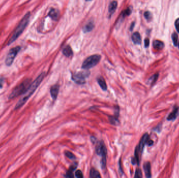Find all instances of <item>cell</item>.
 I'll return each instance as SVG.
<instances>
[{
  "mask_svg": "<svg viewBox=\"0 0 179 178\" xmlns=\"http://www.w3.org/2000/svg\"><path fill=\"white\" fill-rule=\"evenodd\" d=\"M175 26L176 28V30L179 33V18L177 19L175 21Z\"/></svg>",
  "mask_w": 179,
  "mask_h": 178,
  "instance_id": "29",
  "label": "cell"
},
{
  "mask_svg": "<svg viewBox=\"0 0 179 178\" xmlns=\"http://www.w3.org/2000/svg\"><path fill=\"white\" fill-rule=\"evenodd\" d=\"M90 176L91 178H101V175L98 171L96 170V169L94 168H92L90 170Z\"/></svg>",
  "mask_w": 179,
  "mask_h": 178,
  "instance_id": "19",
  "label": "cell"
},
{
  "mask_svg": "<svg viewBox=\"0 0 179 178\" xmlns=\"http://www.w3.org/2000/svg\"><path fill=\"white\" fill-rule=\"evenodd\" d=\"M143 168L145 175L147 178H150L151 175V166L149 162H147L143 165Z\"/></svg>",
  "mask_w": 179,
  "mask_h": 178,
  "instance_id": "14",
  "label": "cell"
},
{
  "mask_svg": "<svg viewBox=\"0 0 179 178\" xmlns=\"http://www.w3.org/2000/svg\"><path fill=\"white\" fill-rule=\"evenodd\" d=\"M30 17V12H27V13L24 15V17L21 19L16 28L15 29L11 38L9 39V41L7 43L8 46H9L13 43L16 40L18 39L20 36H21V34L23 33L24 30L26 28L28 24L29 23Z\"/></svg>",
  "mask_w": 179,
  "mask_h": 178,
  "instance_id": "2",
  "label": "cell"
},
{
  "mask_svg": "<svg viewBox=\"0 0 179 178\" xmlns=\"http://www.w3.org/2000/svg\"><path fill=\"white\" fill-rule=\"evenodd\" d=\"M131 13V9L130 8H128L123 13V16L125 17V16H129Z\"/></svg>",
  "mask_w": 179,
  "mask_h": 178,
  "instance_id": "27",
  "label": "cell"
},
{
  "mask_svg": "<svg viewBox=\"0 0 179 178\" xmlns=\"http://www.w3.org/2000/svg\"><path fill=\"white\" fill-rule=\"evenodd\" d=\"M87 1H91V0H86Z\"/></svg>",
  "mask_w": 179,
  "mask_h": 178,
  "instance_id": "34",
  "label": "cell"
},
{
  "mask_svg": "<svg viewBox=\"0 0 179 178\" xmlns=\"http://www.w3.org/2000/svg\"><path fill=\"white\" fill-rule=\"evenodd\" d=\"M30 82L31 80L30 79H26L19 85L16 86L9 95V99H12L17 97L20 95H23L30 86L31 84Z\"/></svg>",
  "mask_w": 179,
  "mask_h": 178,
  "instance_id": "3",
  "label": "cell"
},
{
  "mask_svg": "<svg viewBox=\"0 0 179 178\" xmlns=\"http://www.w3.org/2000/svg\"><path fill=\"white\" fill-rule=\"evenodd\" d=\"M73 171H72L71 170H68L67 173H66V177H68V178H73Z\"/></svg>",
  "mask_w": 179,
  "mask_h": 178,
  "instance_id": "28",
  "label": "cell"
},
{
  "mask_svg": "<svg viewBox=\"0 0 179 178\" xmlns=\"http://www.w3.org/2000/svg\"><path fill=\"white\" fill-rule=\"evenodd\" d=\"M98 82L99 85L101 87L102 89L103 90H106L107 89V85L105 82L104 79L102 77H99L98 78Z\"/></svg>",
  "mask_w": 179,
  "mask_h": 178,
  "instance_id": "18",
  "label": "cell"
},
{
  "mask_svg": "<svg viewBox=\"0 0 179 178\" xmlns=\"http://www.w3.org/2000/svg\"><path fill=\"white\" fill-rule=\"evenodd\" d=\"M131 39L133 42L136 45H140L141 42V38L140 33L138 32H135L134 33L131 37Z\"/></svg>",
  "mask_w": 179,
  "mask_h": 178,
  "instance_id": "11",
  "label": "cell"
},
{
  "mask_svg": "<svg viewBox=\"0 0 179 178\" xmlns=\"http://www.w3.org/2000/svg\"><path fill=\"white\" fill-rule=\"evenodd\" d=\"M3 83L4 80L3 78H0V89L3 87Z\"/></svg>",
  "mask_w": 179,
  "mask_h": 178,
  "instance_id": "31",
  "label": "cell"
},
{
  "mask_svg": "<svg viewBox=\"0 0 179 178\" xmlns=\"http://www.w3.org/2000/svg\"><path fill=\"white\" fill-rule=\"evenodd\" d=\"M148 140H149V135H148V134L147 133L144 134L143 137H142L141 139L140 140L139 146H137L138 149L139 151L140 152V153H141L143 152L145 145L146 144L147 141H148Z\"/></svg>",
  "mask_w": 179,
  "mask_h": 178,
  "instance_id": "8",
  "label": "cell"
},
{
  "mask_svg": "<svg viewBox=\"0 0 179 178\" xmlns=\"http://www.w3.org/2000/svg\"><path fill=\"white\" fill-rule=\"evenodd\" d=\"M149 45V40L148 39H146L145 40V46L146 47H148Z\"/></svg>",
  "mask_w": 179,
  "mask_h": 178,
  "instance_id": "30",
  "label": "cell"
},
{
  "mask_svg": "<svg viewBox=\"0 0 179 178\" xmlns=\"http://www.w3.org/2000/svg\"><path fill=\"white\" fill-rule=\"evenodd\" d=\"M65 155H66V156L67 157L69 158V159H75V155L72 154L71 152H70V151H65Z\"/></svg>",
  "mask_w": 179,
  "mask_h": 178,
  "instance_id": "22",
  "label": "cell"
},
{
  "mask_svg": "<svg viewBox=\"0 0 179 178\" xmlns=\"http://www.w3.org/2000/svg\"><path fill=\"white\" fill-rule=\"evenodd\" d=\"M59 86L57 84L53 85L51 87V96L54 100L57 99V96H58V93H59Z\"/></svg>",
  "mask_w": 179,
  "mask_h": 178,
  "instance_id": "9",
  "label": "cell"
},
{
  "mask_svg": "<svg viewBox=\"0 0 179 178\" xmlns=\"http://www.w3.org/2000/svg\"><path fill=\"white\" fill-rule=\"evenodd\" d=\"M109 119H110V121L112 124H116L118 122V117L116 116H110Z\"/></svg>",
  "mask_w": 179,
  "mask_h": 178,
  "instance_id": "20",
  "label": "cell"
},
{
  "mask_svg": "<svg viewBox=\"0 0 179 178\" xmlns=\"http://www.w3.org/2000/svg\"><path fill=\"white\" fill-rule=\"evenodd\" d=\"M172 41H173V44L176 46L178 45V36L176 34V33H173V34L172 35Z\"/></svg>",
  "mask_w": 179,
  "mask_h": 178,
  "instance_id": "21",
  "label": "cell"
},
{
  "mask_svg": "<svg viewBox=\"0 0 179 178\" xmlns=\"http://www.w3.org/2000/svg\"><path fill=\"white\" fill-rule=\"evenodd\" d=\"M75 177H77V178H81L83 177V173L82 171L80 170H78L75 173Z\"/></svg>",
  "mask_w": 179,
  "mask_h": 178,
  "instance_id": "26",
  "label": "cell"
},
{
  "mask_svg": "<svg viewBox=\"0 0 179 178\" xmlns=\"http://www.w3.org/2000/svg\"><path fill=\"white\" fill-rule=\"evenodd\" d=\"M134 23H133L132 24V25H131V28H130V29H131V30H132L133 29V27H134Z\"/></svg>",
  "mask_w": 179,
  "mask_h": 178,
  "instance_id": "33",
  "label": "cell"
},
{
  "mask_svg": "<svg viewBox=\"0 0 179 178\" xmlns=\"http://www.w3.org/2000/svg\"><path fill=\"white\" fill-rule=\"evenodd\" d=\"M94 27V24L92 22H89V23H87V25H85L84 26L83 28V31L84 33H89L93 29Z\"/></svg>",
  "mask_w": 179,
  "mask_h": 178,
  "instance_id": "17",
  "label": "cell"
},
{
  "mask_svg": "<svg viewBox=\"0 0 179 178\" xmlns=\"http://www.w3.org/2000/svg\"><path fill=\"white\" fill-rule=\"evenodd\" d=\"M144 16H145V17L146 18V19L147 21H150V20L151 19V18H152V15H151V13L148 12V11H147V12H146L145 13Z\"/></svg>",
  "mask_w": 179,
  "mask_h": 178,
  "instance_id": "23",
  "label": "cell"
},
{
  "mask_svg": "<svg viewBox=\"0 0 179 178\" xmlns=\"http://www.w3.org/2000/svg\"><path fill=\"white\" fill-rule=\"evenodd\" d=\"M117 7V2L116 1H113L110 3V5L108 6V13L110 16L113 15L114 12L116 11Z\"/></svg>",
  "mask_w": 179,
  "mask_h": 178,
  "instance_id": "10",
  "label": "cell"
},
{
  "mask_svg": "<svg viewBox=\"0 0 179 178\" xmlns=\"http://www.w3.org/2000/svg\"><path fill=\"white\" fill-rule=\"evenodd\" d=\"M153 143V142L152 141L149 140H148L147 143V144H148L149 145H151Z\"/></svg>",
  "mask_w": 179,
  "mask_h": 178,
  "instance_id": "32",
  "label": "cell"
},
{
  "mask_svg": "<svg viewBox=\"0 0 179 178\" xmlns=\"http://www.w3.org/2000/svg\"><path fill=\"white\" fill-rule=\"evenodd\" d=\"M143 177L142 175V172L141 170L139 169H137L136 171L135 172V178H141Z\"/></svg>",
  "mask_w": 179,
  "mask_h": 178,
  "instance_id": "24",
  "label": "cell"
},
{
  "mask_svg": "<svg viewBox=\"0 0 179 178\" xmlns=\"http://www.w3.org/2000/svg\"><path fill=\"white\" fill-rule=\"evenodd\" d=\"M158 74L153 75L152 77L150 78V82H151V83H155V81L158 79Z\"/></svg>",
  "mask_w": 179,
  "mask_h": 178,
  "instance_id": "25",
  "label": "cell"
},
{
  "mask_svg": "<svg viewBox=\"0 0 179 178\" xmlns=\"http://www.w3.org/2000/svg\"><path fill=\"white\" fill-rule=\"evenodd\" d=\"M179 112V108L175 107L174 109H173L172 112L170 113L169 116H168L167 120L169 121L170 120H173L176 119V116L178 115Z\"/></svg>",
  "mask_w": 179,
  "mask_h": 178,
  "instance_id": "13",
  "label": "cell"
},
{
  "mask_svg": "<svg viewBox=\"0 0 179 178\" xmlns=\"http://www.w3.org/2000/svg\"><path fill=\"white\" fill-rule=\"evenodd\" d=\"M45 72L42 73L38 77L36 78V80H34L33 83L30 84L27 90L23 94L24 95L19 100L17 104L15 105L14 110H17L18 109L21 108V107L26 102V101L31 97V96L34 93L36 89L41 84L42 81L45 77Z\"/></svg>",
  "mask_w": 179,
  "mask_h": 178,
  "instance_id": "1",
  "label": "cell"
},
{
  "mask_svg": "<svg viewBox=\"0 0 179 178\" xmlns=\"http://www.w3.org/2000/svg\"><path fill=\"white\" fill-rule=\"evenodd\" d=\"M21 48L20 46H17L9 50L5 61V63L6 66H12L16 56H17V54L20 52V51L21 50Z\"/></svg>",
  "mask_w": 179,
  "mask_h": 178,
  "instance_id": "5",
  "label": "cell"
},
{
  "mask_svg": "<svg viewBox=\"0 0 179 178\" xmlns=\"http://www.w3.org/2000/svg\"><path fill=\"white\" fill-rule=\"evenodd\" d=\"M164 45L163 42L161 41L160 40H155L153 42V47L156 49L160 50L164 48Z\"/></svg>",
  "mask_w": 179,
  "mask_h": 178,
  "instance_id": "16",
  "label": "cell"
},
{
  "mask_svg": "<svg viewBox=\"0 0 179 178\" xmlns=\"http://www.w3.org/2000/svg\"><path fill=\"white\" fill-rule=\"evenodd\" d=\"M63 55H65L67 57H70L73 55V51L71 48L69 46H66V47L63 49Z\"/></svg>",
  "mask_w": 179,
  "mask_h": 178,
  "instance_id": "15",
  "label": "cell"
},
{
  "mask_svg": "<svg viewBox=\"0 0 179 178\" xmlns=\"http://www.w3.org/2000/svg\"><path fill=\"white\" fill-rule=\"evenodd\" d=\"M101 56L98 54L90 56L84 60L82 68L84 70H89L96 66L100 61Z\"/></svg>",
  "mask_w": 179,
  "mask_h": 178,
  "instance_id": "4",
  "label": "cell"
},
{
  "mask_svg": "<svg viewBox=\"0 0 179 178\" xmlns=\"http://www.w3.org/2000/svg\"><path fill=\"white\" fill-rule=\"evenodd\" d=\"M96 152L97 154L102 157H106L107 149L103 141L99 142L96 146Z\"/></svg>",
  "mask_w": 179,
  "mask_h": 178,
  "instance_id": "7",
  "label": "cell"
},
{
  "mask_svg": "<svg viewBox=\"0 0 179 178\" xmlns=\"http://www.w3.org/2000/svg\"></svg>",
  "mask_w": 179,
  "mask_h": 178,
  "instance_id": "35",
  "label": "cell"
},
{
  "mask_svg": "<svg viewBox=\"0 0 179 178\" xmlns=\"http://www.w3.org/2000/svg\"><path fill=\"white\" fill-rule=\"evenodd\" d=\"M48 15L54 21H57L58 18V17H59V12L57 9H52L49 12Z\"/></svg>",
  "mask_w": 179,
  "mask_h": 178,
  "instance_id": "12",
  "label": "cell"
},
{
  "mask_svg": "<svg viewBox=\"0 0 179 178\" xmlns=\"http://www.w3.org/2000/svg\"><path fill=\"white\" fill-rule=\"evenodd\" d=\"M90 72L88 71H80L72 75V78L76 83L83 84L85 82V79L89 77Z\"/></svg>",
  "mask_w": 179,
  "mask_h": 178,
  "instance_id": "6",
  "label": "cell"
}]
</instances>
